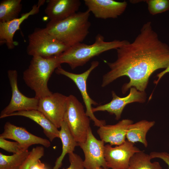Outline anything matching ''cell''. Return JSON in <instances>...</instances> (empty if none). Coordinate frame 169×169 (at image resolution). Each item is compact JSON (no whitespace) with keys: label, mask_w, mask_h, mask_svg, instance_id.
<instances>
[{"label":"cell","mask_w":169,"mask_h":169,"mask_svg":"<svg viewBox=\"0 0 169 169\" xmlns=\"http://www.w3.org/2000/svg\"><path fill=\"white\" fill-rule=\"evenodd\" d=\"M116 50V60L106 62L110 70L103 76L101 86L105 87L127 76L130 81L122 87L124 94L132 87L145 91L151 75L157 70L165 69L169 64V46L159 39L150 21L144 24L133 41H127Z\"/></svg>","instance_id":"obj_1"},{"label":"cell","mask_w":169,"mask_h":169,"mask_svg":"<svg viewBox=\"0 0 169 169\" xmlns=\"http://www.w3.org/2000/svg\"><path fill=\"white\" fill-rule=\"evenodd\" d=\"M90 13L87 9L61 20L49 21L45 28L51 35L70 47L82 43L89 34Z\"/></svg>","instance_id":"obj_2"},{"label":"cell","mask_w":169,"mask_h":169,"mask_svg":"<svg viewBox=\"0 0 169 169\" xmlns=\"http://www.w3.org/2000/svg\"><path fill=\"white\" fill-rule=\"evenodd\" d=\"M127 40H115L105 41L104 37L100 34L97 35L94 43L88 45L82 43L69 47L58 56L61 64H68L72 69L83 66L93 58L113 49H116L125 43Z\"/></svg>","instance_id":"obj_3"},{"label":"cell","mask_w":169,"mask_h":169,"mask_svg":"<svg viewBox=\"0 0 169 169\" xmlns=\"http://www.w3.org/2000/svg\"><path fill=\"white\" fill-rule=\"evenodd\" d=\"M61 64L58 56L32 57L28 68L23 72V78L27 86L34 92L35 97L39 99L52 94L48 88V82Z\"/></svg>","instance_id":"obj_4"},{"label":"cell","mask_w":169,"mask_h":169,"mask_svg":"<svg viewBox=\"0 0 169 169\" xmlns=\"http://www.w3.org/2000/svg\"><path fill=\"white\" fill-rule=\"evenodd\" d=\"M27 54L47 58L58 56L69 47L51 35L45 28H36L28 36Z\"/></svg>","instance_id":"obj_5"},{"label":"cell","mask_w":169,"mask_h":169,"mask_svg":"<svg viewBox=\"0 0 169 169\" xmlns=\"http://www.w3.org/2000/svg\"><path fill=\"white\" fill-rule=\"evenodd\" d=\"M82 104L72 95L68 96L63 121L75 140L78 143L84 142L90 128V119Z\"/></svg>","instance_id":"obj_6"},{"label":"cell","mask_w":169,"mask_h":169,"mask_svg":"<svg viewBox=\"0 0 169 169\" xmlns=\"http://www.w3.org/2000/svg\"><path fill=\"white\" fill-rule=\"evenodd\" d=\"M12 91L11 100L8 105L1 112V119L8 117L10 114L17 111L37 110L39 99L25 96L19 91L18 86V72L15 69L7 72Z\"/></svg>","instance_id":"obj_7"},{"label":"cell","mask_w":169,"mask_h":169,"mask_svg":"<svg viewBox=\"0 0 169 169\" xmlns=\"http://www.w3.org/2000/svg\"><path fill=\"white\" fill-rule=\"evenodd\" d=\"M97 61H93L90 67L86 71L80 74H75L68 71L60 66L55 70L57 74L64 75L72 80L75 84L80 92L86 108L87 115L92 120L94 125L99 127L105 125V120L97 119L92 111V105H97L98 103L89 96L87 91V80L91 72L99 65Z\"/></svg>","instance_id":"obj_8"},{"label":"cell","mask_w":169,"mask_h":169,"mask_svg":"<svg viewBox=\"0 0 169 169\" xmlns=\"http://www.w3.org/2000/svg\"><path fill=\"white\" fill-rule=\"evenodd\" d=\"M68 96L58 92L39 99L37 110L58 128H60L66 111Z\"/></svg>","instance_id":"obj_9"},{"label":"cell","mask_w":169,"mask_h":169,"mask_svg":"<svg viewBox=\"0 0 169 169\" xmlns=\"http://www.w3.org/2000/svg\"><path fill=\"white\" fill-rule=\"evenodd\" d=\"M104 143L95 138L91 128L88 131L86 141L78 143L84 154L83 163L86 169H96L100 167L108 169L104 157Z\"/></svg>","instance_id":"obj_10"},{"label":"cell","mask_w":169,"mask_h":169,"mask_svg":"<svg viewBox=\"0 0 169 169\" xmlns=\"http://www.w3.org/2000/svg\"><path fill=\"white\" fill-rule=\"evenodd\" d=\"M134 144L127 140L113 147L110 144L105 146L104 157L107 168L126 169L131 157L141 151Z\"/></svg>","instance_id":"obj_11"},{"label":"cell","mask_w":169,"mask_h":169,"mask_svg":"<svg viewBox=\"0 0 169 169\" xmlns=\"http://www.w3.org/2000/svg\"><path fill=\"white\" fill-rule=\"evenodd\" d=\"M112 99L110 102L93 107V112L106 111L110 114L115 115V119L118 120L120 119L123 109L127 105L133 102H145L146 98L145 91H139L133 87L130 88L129 94L124 97H119L113 91L112 92Z\"/></svg>","instance_id":"obj_12"},{"label":"cell","mask_w":169,"mask_h":169,"mask_svg":"<svg viewBox=\"0 0 169 169\" xmlns=\"http://www.w3.org/2000/svg\"><path fill=\"white\" fill-rule=\"evenodd\" d=\"M84 2L95 17L104 19L117 18L124 13L127 5L125 1L114 0H84Z\"/></svg>","instance_id":"obj_13"},{"label":"cell","mask_w":169,"mask_h":169,"mask_svg":"<svg viewBox=\"0 0 169 169\" xmlns=\"http://www.w3.org/2000/svg\"><path fill=\"white\" fill-rule=\"evenodd\" d=\"M0 137L13 140L26 149L34 144H40L46 148L50 146V141L34 135L24 128L16 126L9 122L4 126V130Z\"/></svg>","instance_id":"obj_14"},{"label":"cell","mask_w":169,"mask_h":169,"mask_svg":"<svg viewBox=\"0 0 169 169\" xmlns=\"http://www.w3.org/2000/svg\"><path fill=\"white\" fill-rule=\"evenodd\" d=\"M44 12L51 21L65 19L77 12L79 0H49Z\"/></svg>","instance_id":"obj_15"},{"label":"cell","mask_w":169,"mask_h":169,"mask_svg":"<svg viewBox=\"0 0 169 169\" xmlns=\"http://www.w3.org/2000/svg\"><path fill=\"white\" fill-rule=\"evenodd\" d=\"M131 120L125 119L113 125H105L99 127L97 133L101 140L111 146L120 145L125 141L129 126L133 123Z\"/></svg>","instance_id":"obj_16"},{"label":"cell","mask_w":169,"mask_h":169,"mask_svg":"<svg viewBox=\"0 0 169 169\" xmlns=\"http://www.w3.org/2000/svg\"><path fill=\"white\" fill-rule=\"evenodd\" d=\"M39 8L37 4H34L30 11L22 13L20 17L7 22H0V44H5L9 49H13L15 47L13 37L15 32L25 20L30 16L38 13Z\"/></svg>","instance_id":"obj_17"},{"label":"cell","mask_w":169,"mask_h":169,"mask_svg":"<svg viewBox=\"0 0 169 169\" xmlns=\"http://www.w3.org/2000/svg\"><path fill=\"white\" fill-rule=\"evenodd\" d=\"M19 116L28 118L33 120L42 128L45 135L52 141L59 138V130L42 113L37 110L21 111L13 113L8 117Z\"/></svg>","instance_id":"obj_18"},{"label":"cell","mask_w":169,"mask_h":169,"mask_svg":"<svg viewBox=\"0 0 169 169\" xmlns=\"http://www.w3.org/2000/svg\"><path fill=\"white\" fill-rule=\"evenodd\" d=\"M155 123L154 121L144 120L130 125L126 134L127 140L134 144L136 142H140L146 148L148 146L146 138V134Z\"/></svg>","instance_id":"obj_19"},{"label":"cell","mask_w":169,"mask_h":169,"mask_svg":"<svg viewBox=\"0 0 169 169\" xmlns=\"http://www.w3.org/2000/svg\"><path fill=\"white\" fill-rule=\"evenodd\" d=\"M59 130V138L62 143V151L55 161L52 169H59L62 165V161L66 155L74 152L78 143L70 133L66 123L63 121Z\"/></svg>","instance_id":"obj_20"},{"label":"cell","mask_w":169,"mask_h":169,"mask_svg":"<svg viewBox=\"0 0 169 169\" xmlns=\"http://www.w3.org/2000/svg\"><path fill=\"white\" fill-rule=\"evenodd\" d=\"M21 0H3L0 3V22H7L19 18L22 8Z\"/></svg>","instance_id":"obj_21"},{"label":"cell","mask_w":169,"mask_h":169,"mask_svg":"<svg viewBox=\"0 0 169 169\" xmlns=\"http://www.w3.org/2000/svg\"><path fill=\"white\" fill-rule=\"evenodd\" d=\"M151 159L149 155L141 151L131 157L126 169H162L159 162H151Z\"/></svg>","instance_id":"obj_22"},{"label":"cell","mask_w":169,"mask_h":169,"mask_svg":"<svg viewBox=\"0 0 169 169\" xmlns=\"http://www.w3.org/2000/svg\"><path fill=\"white\" fill-rule=\"evenodd\" d=\"M28 149L9 156L0 152V169H18L28 156Z\"/></svg>","instance_id":"obj_23"},{"label":"cell","mask_w":169,"mask_h":169,"mask_svg":"<svg viewBox=\"0 0 169 169\" xmlns=\"http://www.w3.org/2000/svg\"><path fill=\"white\" fill-rule=\"evenodd\" d=\"M146 1L148 5V11L152 15L169 10V0H148Z\"/></svg>","instance_id":"obj_24"},{"label":"cell","mask_w":169,"mask_h":169,"mask_svg":"<svg viewBox=\"0 0 169 169\" xmlns=\"http://www.w3.org/2000/svg\"><path fill=\"white\" fill-rule=\"evenodd\" d=\"M43 147L37 146L33 148L23 163L18 169H29L30 166L35 161L40 159L44 155Z\"/></svg>","instance_id":"obj_25"},{"label":"cell","mask_w":169,"mask_h":169,"mask_svg":"<svg viewBox=\"0 0 169 169\" xmlns=\"http://www.w3.org/2000/svg\"><path fill=\"white\" fill-rule=\"evenodd\" d=\"M0 148L8 152L12 153L13 154L20 153L28 149L16 141H9L1 137Z\"/></svg>","instance_id":"obj_26"},{"label":"cell","mask_w":169,"mask_h":169,"mask_svg":"<svg viewBox=\"0 0 169 169\" xmlns=\"http://www.w3.org/2000/svg\"><path fill=\"white\" fill-rule=\"evenodd\" d=\"M70 165L66 169H86L84 166L83 160L80 156L74 152L68 154Z\"/></svg>","instance_id":"obj_27"},{"label":"cell","mask_w":169,"mask_h":169,"mask_svg":"<svg viewBox=\"0 0 169 169\" xmlns=\"http://www.w3.org/2000/svg\"><path fill=\"white\" fill-rule=\"evenodd\" d=\"M151 159L159 158L163 161L168 166L169 169V153L165 152L153 151L149 154Z\"/></svg>","instance_id":"obj_28"},{"label":"cell","mask_w":169,"mask_h":169,"mask_svg":"<svg viewBox=\"0 0 169 169\" xmlns=\"http://www.w3.org/2000/svg\"><path fill=\"white\" fill-rule=\"evenodd\" d=\"M29 169H48L40 159L35 161L30 166Z\"/></svg>","instance_id":"obj_29"},{"label":"cell","mask_w":169,"mask_h":169,"mask_svg":"<svg viewBox=\"0 0 169 169\" xmlns=\"http://www.w3.org/2000/svg\"><path fill=\"white\" fill-rule=\"evenodd\" d=\"M169 73V64L166 68L163 71L157 74L156 77L157 78V79L156 80H154V83L156 84L157 85L163 76H164V75H165L166 73Z\"/></svg>","instance_id":"obj_30"},{"label":"cell","mask_w":169,"mask_h":169,"mask_svg":"<svg viewBox=\"0 0 169 169\" xmlns=\"http://www.w3.org/2000/svg\"><path fill=\"white\" fill-rule=\"evenodd\" d=\"M45 0H39L37 4L38 6L40 7L43 5L45 3Z\"/></svg>","instance_id":"obj_31"},{"label":"cell","mask_w":169,"mask_h":169,"mask_svg":"<svg viewBox=\"0 0 169 169\" xmlns=\"http://www.w3.org/2000/svg\"><path fill=\"white\" fill-rule=\"evenodd\" d=\"M96 169H107L105 168H103L102 167H100L97 168H96Z\"/></svg>","instance_id":"obj_32"}]
</instances>
